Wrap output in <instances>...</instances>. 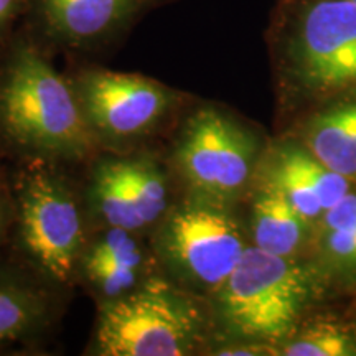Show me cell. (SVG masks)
Returning a JSON list of instances; mask_svg holds the SVG:
<instances>
[{"instance_id": "obj_1", "label": "cell", "mask_w": 356, "mask_h": 356, "mask_svg": "<svg viewBox=\"0 0 356 356\" xmlns=\"http://www.w3.org/2000/svg\"><path fill=\"white\" fill-rule=\"evenodd\" d=\"M0 68V126L32 157L79 162L97 142L84 119L71 79L48 58L32 30L13 35Z\"/></svg>"}, {"instance_id": "obj_2", "label": "cell", "mask_w": 356, "mask_h": 356, "mask_svg": "<svg viewBox=\"0 0 356 356\" xmlns=\"http://www.w3.org/2000/svg\"><path fill=\"white\" fill-rule=\"evenodd\" d=\"M56 163L43 157L25 163L15 181L13 218L26 261L48 282L71 286L91 231L84 197Z\"/></svg>"}, {"instance_id": "obj_3", "label": "cell", "mask_w": 356, "mask_h": 356, "mask_svg": "<svg viewBox=\"0 0 356 356\" xmlns=\"http://www.w3.org/2000/svg\"><path fill=\"white\" fill-rule=\"evenodd\" d=\"M208 315L197 293L155 274L122 299L101 304L91 355L186 356L207 340Z\"/></svg>"}, {"instance_id": "obj_4", "label": "cell", "mask_w": 356, "mask_h": 356, "mask_svg": "<svg viewBox=\"0 0 356 356\" xmlns=\"http://www.w3.org/2000/svg\"><path fill=\"white\" fill-rule=\"evenodd\" d=\"M270 47L286 81L314 92L356 86V3L279 0Z\"/></svg>"}, {"instance_id": "obj_5", "label": "cell", "mask_w": 356, "mask_h": 356, "mask_svg": "<svg viewBox=\"0 0 356 356\" xmlns=\"http://www.w3.org/2000/svg\"><path fill=\"white\" fill-rule=\"evenodd\" d=\"M159 269L193 293H215L248 246L225 204L186 197L150 234Z\"/></svg>"}, {"instance_id": "obj_6", "label": "cell", "mask_w": 356, "mask_h": 356, "mask_svg": "<svg viewBox=\"0 0 356 356\" xmlns=\"http://www.w3.org/2000/svg\"><path fill=\"white\" fill-rule=\"evenodd\" d=\"M220 322L251 341H282L296 328L309 299V277L299 264L248 246L226 282L213 293Z\"/></svg>"}, {"instance_id": "obj_7", "label": "cell", "mask_w": 356, "mask_h": 356, "mask_svg": "<svg viewBox=\"0 0 356 356\" xmlns=\"http://www.w3.org/2000/svg\"><path fill=\"white\" fill-rule=\"evenodd\" d=\"M257 142L216 108L195 111L172 150V172L191 198L225 204L241 195L252 175Z\"/></svg>"}, {"instance_id": "obj_8", "label": "cell", "mask_w": 356, "mask_h": 356, "mask_svg": "<svg viewBox=\"0 0 356 356\" xmlns=\"http://www.w3.org/2000/svg\"><path fill=\"white\" fill-rule=\"evenodd\" d=\"M70 79L97 145L127 147L152 136L181 102V92L142 74L84 66Z\"/></svg>"}, {"instance_id": "obj_9", "label": "cell", "mask_w": 356, "mask_h": 356, "mask_svg": "<svg viewBox=\"0 0 356 356\" xmlns=\"http://www.w3.org/2000/svg\"><path fill=\"white\" fill-rule=\"evenodd\" d=\"M172 168L150 155L97 159L83 197L96 226H115L150 236L175 204Z\"/></svg>"}, {"instance_id": "obj_10", "label": "cell", "mask_w": 356, "mask_h": 356, "mask_svg": "<svg viewBox=\"0 0 356 356\" xmlns=\"http://www.w3.org/2000/svg\"><path fill=\"white\" fill-rule=\"evenodd\" d=\"M177 0H29L32 32L47 44L95 51L126 35L147 13Z\"/></svg>"}, {"instance_id": "obj_11", "label": "cell", "mask_w": 356, "mask_h": 356, "mask_svg": "<svg viewBox=\"0 0 356 356\" xmlns=\"http://www.w3.org/2000/svg\"><path fill=\"white\" fill-rule=\"evenodd\" d=\"M155 274H160V269L150 236L115 226H96L79 261L76 282L101 305L129 296Z\"/></svg>"}, {"instance_id": "obj_12", "label": "cell", "mask_w": 356, "mask_h": 356, "mask_svg": "<svg viewBox=\"0 0 356 356\" xmlns=\"http://www.w3.org/2000/svg\"><path fill=\"white\" fill-rule=\"evenodd\" d=\"M307 228L309 221L279 191L264 184L252 204L254 246L269 254L292 259L304 243Z\"/></svg>"}, {"instance_id": "obj_13", "label": "cell", "mask_w": 356, "mask_h": 356, "mask_svg": "<svg viewBox=\"0 0 356 356\" xmlns=\"http://www.w3.org/2000/svg\"><path fill=\"white\" fill-rule=\"evenodd\" d=\"M309 152L341 175L356 178V102L328 109L309 124Z\"/></svg>"}, {"instance_id": "obj_14", "label": "cell", "mask_w": 356, "mask_h": 356, "mask_svg": "<svg viewBox=\"0 0 356 356\" xmlns=\"http://www.w3.org/2000/svg\"><path fill=\"white\" fill-rule=\"evenodd\" d=\"M48 293L29 280L0 277V345L33 335L48 323Z\"/></svg>"}, {"instance_id": "obj_15", "label": "cell", "mask_w": 356, "mask_h": 356, "mask_svg": "<svg viewBox=\"0 0 356 356\" xmlns=\"http://www.w3.org/2000/svg\"><path fill=\"white\" fill-rule=\"evenodd\" d=\"M266 185L279 191L309 222L322 218L325 213L317 195L314 193L300 167L297 165L292 147H284L279 150L277 157L274 159L267 172Z\"/></svg>"}, {"instance_id": "obj_16", "label": "cell", "mask_w": 356, "mask_h": 356, "mask_svg": "<svg viewBox=\"0 0 356 356\" xmlns=\"http://www.w3.org/2000/svg\"><path fill=\"white\" fill-rule=\"evenodd\" d=\"M322 218L327 256L340 267H356V195H346Z\"/></svg>"}, {"instance_id": "obj_17", "label": "cell", "mask_w": 356, "mask_h": 356, "mask_svg": "<svg viewBox=\"0 0 356 356\" xmlns=\"http://www.w3.org/2000/svg\"><path fill=\"white\" fill-rule=\"evenodd\" d=\"M292 152L293 157H296L297 165L300 167L314 193L317 195L323 210L332 208L333 204H337L341 198L348 195V178L323 165L310 152H304V150L297 149V147H292Z\"/></svg>"}, {"instance_id": "obj_18", "label": "cell", "mask_w": 356, "mask_h": 356, "mask_svg": "<svg viewBox=\"0 0 356 356\" xmlns=\"http://www.w3.org/2000/svg\"><path fill=\"white\" fill-rule=\"evenodd\" d=\"M353 353L355 348L348 335L325 325L309 328L279 351V355L286 356H346Z\"/></svg>"}, {"instance_id": "obj_19", "label": "cell", "mask_w": 356, "mask_h": 356, "mask_svg": "<svg viewBox=\"0 0 356 356\" xmlns=\"http://www.w3.org/2000/svg\"><path fill=\"white\" fill-rule=\"evenodd\" d=\"M29 0H0V48H6L20 17H26Z\"/></svg>"}, {"instance_id": "obj_20", "label": "cell", "mask_w": 356, "mask_h": 356, "mask_svg": "<svg viewBox=\"0 0 356 356\" xmlns=\"http://www.w3.org/2000/svg\"><path fill=\"white\" fill-rule=\"evenodd\" d=\"M269 346L262 343V341H252V343H239V345H226L216 348V351H211V355H220V356H254V355H273V351Z\"/></svg>"}, {"instance_id": "obj_21", "label": "cell", "mask_w": 356, "mask_h": 356, "mask_svg": "<svg viewBox=\"0 0 356 356\" xmlns=\"http://www.w3.org/2000/svg\"><path fill=\"white\" fill-rule=\"evenodd\" d=\"M7 191L3 188L2 181H0V241H2L3 233L7 228V220H8V207H7Z\"/></svg>"}, {"instance_id": "obj_22", "label": "cell", "mask_w": 356, "mask_h": 356, "mask_svg": "<svg viewBox=\"0 0 356 356\" xmlns=\"http://www.w3.org/2000/svg\"><path fill=\"white\" fill-rule=\"evenodd\" d=\"M351 2H355V3H356V0H351Z\"/></svg>"}]
</instances>
